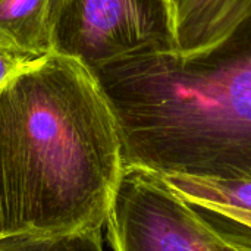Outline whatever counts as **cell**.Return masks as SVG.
Instances as JSON below:
<instances>
[{
  "instance_id": "6da1fadb",
  "label": "cell",
  "mask_w": 251,
  "mask_h": 251,
  "mask_svg": "<svg viewBox=\"0 0 251 251\" xmlns=\"http://www.w3.org/2000/svg\"><path fill=\"white\" fill-rule=\"evenodd\" d=\"M124 169L113 110L82 62L49 53L0 88V229H101Z\"/></svg>"
},
{
  "instance_id": "7a4b0ae2",
  "label": "cell",
  "mask_w": 251,
  "mask_h": 251,
  "mask_svg": "<svg viewBox=\"0 0 251 251\" xmlns=\"http://www.w3.org/2000/svg\"><path fill=\"white\" fill-rule=\"evenodd\" d=\"M91 72L113 110L124 166L251 179V37L196 62L147 54Z\"/></svg>"
},
{
  "instance_id": "3957f363",
  "label": "cell",
  "mask_w": 251,
  "mask_h": 251,
  "mask_svg": "<svg viewBox=\"0 0 251 251\" xmlns=\"http://www.w3.org/2000/svg\"><path fill=\"white\" fill-rule=\"evenodd\" d=\"M51 53L85 66L147 54H171L166 0H49Z\"/></svg>"
},
{
  "instance_id": "277c9868",
  "label": "cell",
  "mask_w": 251,
  "mask_h": 251,
  "mask_svg": "<svg viewBox=\"0 0 251 251\" xmlns=\"http://www.w3.org/2000/svg\"><path fill=\"white\" fill-rule=\"evenodd\" d=\"M106 224L115 251H238L163 175L138 166H124Z\"/></svg>"
},
{
  "instance_id": "5b68a950",
  "label": "cell",
  "mask_w": 251,
  "mask_h": 251,
  "mask_svg": "<svg viewBox=\"0 0 251 251\" xmlns=\"http://www.w3.org/2000/svg\"><path fill=\"white\" fill-rule=\"evenodd\" d=\"M172 59L188 63L234 50L251 35V0H166Z\"/></svg>"
},
{
  "instance_id": "8992f818",
  "label": "cell",
  "mask_w": 251,
  "mask_h": 251,
  "mask_svg": "<svg viewBox=\"0 0 251 251\" xmlns=\"http://www.w3.org/2000/svg\"><path fill=\"white\" fill-rule=\"evenodd\" d=\"M163 176L224 240L238 250H251V179Z\"/></svg>"
},
{
  "instance_id": "52a82bcc",
  "label": "cell",
  "mask_w": 251,
  "mask_h": 251,
  "mask_svg": "<svg viewBox=\"0 0 251 251\" xmlns=\"http://www.w3.org/2000/svg\"><path fill=\"white\" fill-rule=\"evenodd\" d=\"M49 0H0V44L32 57L51 53Z\"/></svg>"
},
{
  "instance_id": "ba28073f",
  "label": "cell",
  "mask_w": 251,
  "mask_h": 251,
  "mask_svg": "<svg viewBox=\"0 0 251 251\" xmlns=\"http://www.w3.org/2000/svg\"><path fill=\"white\" fill-rule=\"evenodd\" d=\"M0 251H104L101 229L0 235Z\"/></svg>"
},
{
  "instance_id": "9c48e42d",
  "label": "cell",
  "mask_w": 251,
  "mask_h": 251,
  "mask_svg": "<svg viewBox=\"0 0 251 251\" xmlns=\"http://www.w3.org/2000/svg\"><path fill=\"white\" fill-rule=\"evenodd\" d=\"M37 59L0 44V88Z\"/></svg>"
},
{
  "instance_id": "30bf717a",
  "label": "cell",
  "mask_w": 251,
  "mask_h": 251,
  "mask_svg": "<svg viewBox=\"0 0 251 251\" xmlns=\"http://www.w3.org/2000/svg\"><path fill=\"white\" fill-rule=\"evenodd\" d=\"M238 251H251V250H238Z\"/></svg>"
},
{
  "instance_id": "8fae6325",
  "label": "cell",
  "mask_w": 251,
  "mask_h": 251,
  "mask_svg": "<svg viewBox=\"0 0 251 251\" xmlns=\"http://www.w3.org/2000/svg\"><path fill=\"white\" fill-rule=\"evenodd\" d=\"M0 235H1V229H0Z\"/></svg>"
}]
</instances>
